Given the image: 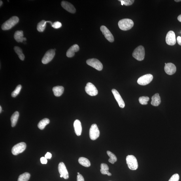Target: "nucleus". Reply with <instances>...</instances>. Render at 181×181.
Returning a JSON list of instances; mask_svg holds the SVG:
<instances>
[{
    "label": "nucleus",
    "instance_id": "1",
    "mask_svg": "<svg viewBox=\"0 0 181 181\" xmlns=\"http://www.w3.org/2000/svg\"><path fill=\"white\" fill-rule=\"evenodd\" d=\"M119 27L123 31H127L131 29L134 25L133 21L129 19H125L119 21Z\"/></svg>",
    "mask_w": 181,
    "mask_h": 181
},
{
    "label": "nucleus",
    "instance_id": "2",
    "mask_svg": "<svg viewBox=\"0 0 181 181\" xmlns=\"http://www.w3.org/2000/svg\"><path fill=\"white\" fill-rule=\"evenodd\" d=\"M19 22V19L18 17H12L2 25L1 29L3 30H8L17 24Z\"/></svg>",
    "mask_w": 181,
    "mask_h": 181
},
{
    "label": "nucleus",
    "instance_id": "3",
    "mask_svg": "<svg viewBox=\"0 0 181 181\" xmlns=\"http://www.w3.org/2000/svg\"><path fill=\"white\" fill-rule=\"evenodd\" d=\"M145 56V49L144 47L142 45L138 46L136 48L133 53V57L138 61L143 60Z\"/></svg>",
    "mask_w": 181,
    "mask_h": 181
},
{
    "label": "nucleus",
    "instance_id": "4",
    "mask_svg": "<svg viewBox=\"0 0 181 181\" xmlns=\"http://www.w3.org/2000/svg\"><path fill=\"white\" fill-rule=\"evenodd\" d=\"M127 163L130 169L135 170L138 167V164L137 159L133 155H129L126 157Z\"/></svg>",
    "mask_w": 181,
    "mask_h": 181
},
{
    "label": "nucleus",
    "instance_id": "5",
    "mask_svg": "<svg viewBox=\"0 0 181 181\" xmlns=\"http://www.w3.org/2000/svg\"><path fill=\"white\" fill-rule=\"evenodd\" d=\"M26 148V144L24 142H21L13 147L12 152L13 155H17L24 152Z\"/></svg>",
    "mask_w": 181,
    "mask_h": 181
},
{
    "label": "nucleus",
    "instance_id": "6",
    "mask_svg": "<svg viewBox=\"0 0 181 181\" xmlns=\"http://www.w3.org/2000/svg\"><path fill=\"white\" fill-rule=\"evenodd\" d=\"M87 65L95 68L99 71H101L103 69V65L101 62L95 58L88 59L86 61Z\"/></svg>",
    "mask_w": 181,
    "mask_h": 181
},
{
    "label": "nucleus",
    "instance_id": "7",
    "mask_svg": "<svg viewBox=\"0 0 181 181\" xmlns=\"http://www.w3.org/2000/svg\"><path fill=\"white\" fill-rule=\"evenodd\" d=\"M100 131L96 124H93L91 125L89 131V136L91 140H94L98 138Z\"/></svg>",
    "mask_w": 181,
    "mask_h": 181
},
{
    "label": "nucleus",
    "instance_id": "8",
    "mask_svg": "<svg viewBox=\"0 0 181 181\" xmlns=\"http://www.w3.org/2000/svg\"><path fill=\"white\" fill-rule=\"evenodd\" d=\"M153 77L152 74H148L140 77L137 81L138 84L142 86H145L149 83L152 81Z\"/></svg>",
    "mask_w": 181,
    "mask_h": 181
},
{
    "label": "nucleus",
    "instance_id": "9",
    "mask_svg": "<svg viewBox=\"0 0 181 181\" xmlns=\"http://www.w3.org/2000/svg\"><path fill=\"white\" fill-rule=\"evenodd\" d=\"M55 54L54 50L51 49L46 52L42 59V62L44 64H46L52 61Z\"/></svg>",
    "mask_w": 181,
    "mask_h": 181
},
{
    "label": "nucleus",
    "instance_id": "10",
    "mask_svg": "<svg viewBox=\"0 0 181 181\" xmlns=\"http://www.w3.org/2000/svg\"><path fill=\"white\" fill-rule=\"evenodd\" d=\"M85 91L91 96H95L98 94V91L96 87L91 83H88L85 88Z\"/></svg>",
    "mask_w": 181,
    "mask_h": 181
},
{
    "label": "nucleus",
    "instance_id": "11",
    "mask_svg": "<svg viewBox=\"0 0 181 181\" xmlns=\"http://www.w3.org/2000/svg\"><path fill=\"white\" fill-rule=\"evenodd\" d=\"M166 42L170 45L173 46L176 44L175 35L173 31H170L168 32L166 37Z\"/></svg>",
    "mask_w": 181,
    "mask_h": 181
},
{
    "label": "nucleus",
    "instance_id": "12",
    "mask_svg": "<svg viewBox=\"0 0 181 181\" xmlns=\"http://www.w3.org/2000/svg\"><path fill=\"white\" fill-rule=\"evenodd\" d=\"M100 30L103 35L105 36L106 39L110 42L114 41V38L112 33L108 29L107 27L104 25H102L100 27Z\"/></svg>",
    "mask_w": 181,
    "mask_h": 181
},
{
    "label": "nucleus",
    "instance_id": "13",
    "mask_svg": "<svg viewBox=\"0 0 181 181\" xmlns=\"http://www.w3.org/2000/svg\"><path fill=\"white\" fill-rule=\"evenodd\" d=\"M58 170L59 174L63 176V178L66 180L69 178V173L64 163L63 162L59 163Z\"/></svg>",
    "mask_w": 181,
    "mask_h": 181
},
{
    "label": "nucleus",
    "instance_id": "14",
    "mask_svg": "<svg viewBox=\"0 0 181 181\" xmlns=\"http://www.w3.org/2000/svg\"><path fill=\"white\" fill-rule=\"evenodd\" d=\"M112 92L117 103H118L119 106L121 108H124L125 106V102L118 92L116 89H113L112 90Z\"/></svg>",
    "mask_w": 181,
    "mask_h": 181
},
{
    "label": "nucleus",
    "instance_id": "15",
    "mask_svg": "<svg viewBox=\"0 0 181 181\" xmlns=\"http://www.w3.org/2000/svg\"><path fill=\"white\" fill-rule=\"evenodd\" d=\"M61 6L67 11L71 13H75L76 10L75 8L71 3L67 1H63L61 2Z\"/></svg>",
    "mask_w": 181,
    "mask_h": 181
},
{
    "label": "nucleus",
    "instance_id": "16",
    "mask_svg": "<svg viewBox=\"0 0 181 181\" xmlns=\"http://www.w3.org/2000/svg\"><path fill=\"white\" fill-rule=\"evenodd\" d=\"M164 70L166 73L170 75H172L175 73L176 68L175 65L171 63L167 64L164 67Z\"/></svg>",
    "mask_w": 181,
    "mask_h": 181
},
{
    "label": "nucleus",
    "instance_id": "17",
    "mask_svg": "<svg viewBox=\"0 0 181 181\" xmlns=\"http://www.w3.org/2000/svg\"><path fill=\"white\" fill-rule=\"evenodd\" d=\"M79 47L77 44H74L68 50L67 52V56L68 57H73L75 55V52L79 50Z\"/></svg>",
    "mask_w": 181,
    "mask_h": 181
},
{
    "label": "nucleus",
    "instance_id": "18",
    "mask_svg": "<svg viewBox=\"0 0 181 181\" xmlns=\"http://www.w3.org/2000/svg\"><path fill=\"white\" fill-rule=\"evenodd\" d=\"M74 127L76 135L78 136L81 135L82 132V127L80 121L76 120L74 121Z\"/></svg>",
    "mask_w": 181,
    "mask_h": 181
},
{
    "label": "nucleus",
    "instance_id": "19",
    "mask_svg": "<svg viewBox=\"0 0 181 181\" xmlns=\"http://www.w3.org/2000/svg\"><path fill=\"white\" fill-rule=\"evenodd\" d=\"M23 32L22 31H17L14 33V38L17 42H23L26 41V38L23 37Z\"/></svg>",
    "mask_w": 181,
    "mask_h": 181
},
{
    "label": "nucleus",
    "instance_id": "20",
    "mask_svg": "<svg viewBox=\"0 0 181 181\" xmlns=\"http://www.w3.org/2000/svg\"><path fill=\"white\" fill-rule=\"evenodd\" d=\"M151 99L152 101L151 102V104L153 106H157L161 103V98L158 93H156L153 95Z\"/></svg>",
    "mask_w": 181,
    "mask_h": 181
},
{
    "label": "nucleus",
    "instance_id": "21",
    "mask_svg": "<svg viewBox=\"0 0 181 181\" xmlns=\"http://www.w3.org/2000/svg\"><path fill=\"white\" fill-rule=\"evenodd\" d=\"M50 23L51 25L53 24L52 22L50 21H46L45 20H42L38 23L37 26V30L39 32H43L44 31L46 25V23Z\"/></svg>",
    "mask_w": 181,
    "mask_h": 181
},
{
    "label": "nucleus",
    "instance_id": "22",
    "mask_svg": "<svg viewBox=\"0 0 181 181\" xmlns=\"http://www.w3.org/2000/svg\"><path fill=\"white\" fill-rule=\"evenodd\" d=\"M64 90V89L63 87L61 86L54 87L52 89L54 95L56 97L61 96L63 93Z\"/></svg>",
    "mask_w": 181,
    "mask_h": 181
},
{
    "label": "nucleus",
    "instance_id": "23",
    "mask_svg": "<svg viewBox=\"0 0 181 181\" xmlns=\"http://www.w3.org/2000/svg\"><path fill=\"white\" fill-rule=\"evenodd\" d=\"M109 168L107 164L103 163L101 164L100 172L102 174L104 175L107 174L109 176H111L112 174L109 172Z\"/></svg>",
    "mask_w": 181,
    "mask_h": 181
},
{
    "label": "nucleus",
    "instance_id": "24",
    "mask_svg": "<svg viewBox=\"0 0 181 181\" xmlns=\"http://www.w3.org/2000/svg\"><path fill=\"white\" fill-rule=\"evenodd\" d=\"M78 162L81 165L85 167H89L91 166V163L90 161L86 158L80 157L78 159Z\"/></svg>",
    "mask_w": 181,
    "mask_h": 181
},
{
    "label": "nucleus",
    "instance_id": "25",
    "mask_svg": "<svg viewBox=\"0 0 181 181\" xmlns=\"http://www.w3.org/2000/svg\"><path fill=\"white\" fill-rule=\"evenodd\" d=\"M19 116V114L18 111H16L12 115L10 120L11 122V125L12 127H14L16 126L18 120Z\"/></svg>",
    "mask_w": 181,
    "mask_h": 181
},
{
    "label": "nucleus",
    "instance_id": "26",
    "mask_svg": "<svg viewBox=\"0 0 181 181\" xmlns=\"http://www.w3.org/2000/svg\"><path fill=\"white\" fill-rule=\"evenodd\" d=\"M50 123V120L47 118L43 119L40 121L38 125V127L41 130L43 129L46 125Z\"/></svg>",
    "mask_w": 181,
    "mask_h": 181
},
{
    "label": "nucleus",
    "instance_id": "27",
    "mask_svg": "<svg viewBox=\"0 0 181 181\" xmlns=\"http://www.w3.org/2000/svg\"><path fill=\"white\" fill-rule=\"evenodd\" d=\"M14 50L16 52V54H17L21 60L23 61L24 60L25 58V55L23 53V51L20 47L18 46H15L14 48Z\"/></svg>",
    "mask_w": 181,
    "mask_h": 181
},
{
    "label": "nucleus",
    "instance_id": "28",
    "mask_svg": "<svg viewBox=\"0 0 181 181\" xmlns=\"http://www.w3.org/2000/svg\"><path fill=\"white\" fill-rule=\"evenodd\" d=\"M30 177V174L28 172H25L19 176L18 181H28Z\"/></svg>",
    "mask_w": 181,
    "mask_h": 181
},
{
    "label": "nucleus",
    "instance_id": "29",
    "mask_svg": "<svg viewBox=\"0 0 181 181\" xmlns=\"http://www.w3.org/2000/svg\"><path fill=\"white\" fill-rule=\"evenodd\" d=\"M107 153L108 156L110 157V159L108 160V161L110 163L114 164L117 161V157L114 153L109 151H107Z\"/></svg>",
    "mask_w": 181,
    "mask_h": 181
},
{
    "label": "nucleus",
    "instance_id": "30",
    "mask_svg": "<svg viewBox=\"0 0 181 181\" xmlns=\"http://www.w3.org/2000/svg\"><path fill=\"white\" fill-rule=\"evenodd\" d=\"M22 87V86L21 85H18L14 90L12 93V96L13 97H16L20 93Z\"/></svg>",
    "mask_w": 181,
    "mask_h": 181
},
{
    "label": "nucleus",
    "instance_id": "31",
    "mask_svg": "<svg viewBox=\"0 0 181 181\" xmlns=\"http://www.w3.org/2000/svg\"><path fill=\"white\" fill-rule=\"evenodd\" d=\"M149 100V98L148 97L142 96L139 98V101L140 104L143 105H146L148 104V102Z\"/></svg>",
    "mask_w": 181,
    "mask_h": 181
},
{
    "label": "nucleus",
    "instance_id": "32",
    "mask_svg": "<svg viewBox=\"0 0 181 181\" xmlns=\"http://www.w3.org/2000/svg\"><path fill=\"white\" fill-rule=\"evenodd\" d=\"M119 1L121 2V5L123 6L125 5L126 6H130L134 3V0H119Z\"/></svg>",
    "mask_w": 181,
    "mask_h": 181
},
{
    "label": "nucleus",
    "instance_id": "33",
    "mask_svg": "<svg viewBox=\"0 0 181 181\" xmlns=\"http://www.w3.org/2000/svg\"><path fill=\"white\" fill-rule=\"evenodd\" d=\"M180 179V176L178 174H175L170 178L169 181H178Z\"/></svg>",
    "mask_w": 181,
    "mask_h": 181
},
{
    "label": "nucleus",
    "instance_id": "34",
    "mask_svg": "<svg viewBox=\"0 0 181 181\" xmlns=\"http://www.w3.org/2000/svg\"><path fill=\"white\" fill-rule=\"evenodd\" d=\"M62 26L61 23L58 21L55 22L53 23L52 27L55 29H58L60 28Z\"/></svg>",
    "mask_w": 181,
    "mask_h": 181
},
{
    "label": "nucleus",
    "instance_id": "35",
    "mask_svg": "<svg viewBox=\"0 0 181 181\" xmlns=\"http://www.w3.org/2000/svg\"><path fill=\"white\" fill-rule=\"evenodd\" d=\"M40 161L42 164H46L47 163V159L45 157H42L40 159Z\"/></svg>",
    "mask_w": 181,
    "mask_h": 181
},
{
    "label": "nucleus",
    "instance_id": "36",
    "mask_svg": "<svg viewBox=\"0 0 181 181\" xmlns=\"http://www.w3.org/2000/svg\"><path fill=\"white\" fill-rule=\"evenodd\" d=\"M77 181H85L83 177L80 174H78L77 177Z\"/></svg>",
    "mask_w": 181,
    "mask_h": 181
},
{
    "label": "nucleus",
    "instance_id": "37",
    "mask_svg": "<svg viewBox=\"0 0 181 181\" xmlns=\"http://www.w3.org/2000/svg\"><path fill=\"white\" fill-rule=\"evenodd\" d=\"M52 157V154L50 153L47 152L45 156V157L47 159H50Z\"/></svg>",
    "mask_w": 181,
    "mask_h": 181
},
{
    "label": "nucleus",
    "instance_id": "38",
    "mask_svg": "<svg viewBox=\"0 0 181 181\" xmlns=\"http://www.w3.org/2000/svg\"><path fill=\"white\" fill-rule=\"evenodd\" d=\"M177 41L179 45H181V37L180 36H178L177 38Z\"/></svg>",
    "mask_w": 181,
    "mask_h": 181
},
{
    "label": "nucleus",
    "instance_id": "39",
    "mask_svg": "<svg viewBox=\"0 0 181 181\" xmlns=\"http://www.w3.org/2000/svg\"><path fill=\"white\" fill-rule=\"evenodd\" d=\"M178 19L179 21L181 22V14L178 16Z\"/></svg>",
    "mask_w": 181,
    "mask_h": 181
},
{
    "label": "nucleus",
    "instance_id": "40",
    "mask_svg": "<svg viewBox=\"0 0 181 181\" xmlns=\"http://www.w3.org/2000/svg\"><path fill=\"white\" fill-rule=\"evenodd\" d=\"M0 3H0V6H1L2 5H3V1H0Z\"/></svg>",
    "mask_w": 181,
    "mask_h": 181
},
{
    "label": "nucleus",
    "instance_id": "41",
    "mask_svg": "<svg viewBox=\"0 0 181 181\" xmlns=\"http://www.w3.org/2000/svg\"><path fill=\"white\" fill-rule=\"evenodd\" d=\"M1 111H2V108L1 107V106H0V113H1Z\"/></svg>",
    "mask_w": 181,
    "mask_h": 181
},
{
    "label": "nucleus",
    "instance_id": "42",
    "mask_svg": "<svg viewBox=\"0 0 181 181\" xmlns=\"http://www.w3.org/2000/svg\"><path fill=\"white\" fill-rule=\"evenodd\" d=\"M175 1L177 2L181 1V0H175Z\"/></svg>",
    "mask_w": 181,
    "mask_h": 181
},
{
    "label": "nucleus",
    "instance_id": "43",
    "mask_svg": "<svg viewBox=\"0 0 181 181\" xmlns=\"http://www.w3.org/2000/svg\"><path fill=\"white\" fill-rule=\"evenodd\" d=\"M78 174H80V173H79V172H78Z\"/></svg>",
    "mask_w": 181,
    "mask_h": 181
}]
</instances>
